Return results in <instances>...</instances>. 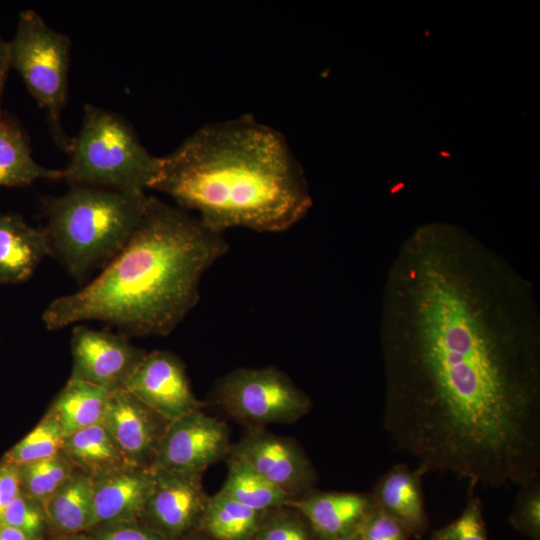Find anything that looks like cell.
I'll use <instances>...</instances> for the list:
<instances>
[{
	"label": "cell",
	"instance_id": "cell-1",
	"mask_svg": "<svg viewBox=\"0 0 540 540\" xmlns=\"http://www.w3.org/2000/svg\"><path fill=\"white\" fill-rule=\"evenodd\" d=\"M380 346L384 429L423 474L540 476V310L504 256L456 225L416 228L386 274Z\"/></svg>",
	"mask_w": 540,
	"mask_h": 540
},
{
	"label": "cell",
	"instance_id": "cell-2",
	"mask_svg": "<svg viewBox=\"0 0 540 540\" xmlns=\"http://www.w3.org/2000/svg\"><path fill=\"white\" fill-rule=\"evenodd\" d=\"M229 249L223 232L197 216L148 196L124 248L80 290L53 300L49 330L101 321L127 336H166L199 301L203 274Z\"/></svg>",
	"mask_w": 540,
	"mask_h": 540
},
{
	"label": "cell",
	"instance_id": "cell-3",
	"mask_svg": "<svg viewBox=\"0 0 540 540\" xmlns=\"http://www.w3.org/2000/svg\"><path fill=\"white\" fill-rule=\"evenodd\" d=\"M209 228L283 232L312 206L285 137L251 117L204 125L159 157L151 185Z\"/></svg>",
	"mask_w": 540,
	"mask_h": 540
},
{
	"label": "cell",
	"instance_id": "cell-4",
	"mask_svg": "<svg viewBox=\"0 0 540 540\" xmlns=\"http://www.w3.org/2000/svg\"><path fill=\"white\" fill-rule=\"evenodd\" d=\"M147 198L146 193L78 185L45 199L51 254L77 279L105 267L131 238Z\"/></svg>",
	"mask_w": 540,
	"mask_h": 540
},
{
	"label": "cell",
	"instance_id": "cell-5",
	"mask_svg": "<svg viewBox=\"0 0 540 540\" xmlns=\"http://www.w3.org/2000/svg\"><path fill=\"white\" fill-rule=\"evenodd\" d=\"M68 153L62 171L71 186L145 193L159 165V157L146 150L123 116L92 104L84 106L79 133Z\"/></svg>",
	"mask_w": 540,
	"mask_h": 540
},
{
	"label": "cell",
	"instance_id": "cell-6",
	"mask_svg": "<svg viewBox=\"0 0 540 540\" xmlns=\"http://www.w3.org/2000/svg\"><path fill=\"white\" fill-rule=\"evenodd\" d=\"M8 42L10 68L45 110L57 146L69 152L72 139L62 127L61 113L68 92L70 38L49 26L36 11L25 9L19 12L15 34Z\"/></svg>",
	"mask_w": 540,
	"mask_h": 540
},
{
	"label": "cell",
	"instance_id": "cell-7",
	"mask_svg": "<svg viewBox=\"0 0 540 540\" xmlns=\"http://www.w3.org/2000/svg\"><path fill=\"white\" fill-rule=\"evenodd\" d=\"M211 400L247 427L292 424L312 409L307 393L273 366L237 368L227 373L216 381Z\"/></svg>",
	"mask_w": 540,
	"mask_h": 540
},
{
	"label": "cell",
	"instance_id": "cell-8",
	"mask_svg": "<svg viewBox=\"0 0 540 540\" xmlns=\"http://www.w3.org/2000/svg\"><path fill=\"white\" fill-rule=\"evenodd\" d=\"M227 458L246 464L294 500L316 489L318 474L304 449L264 427H247Z\"/></svg>",
	"mask_w": 540,
	"mask_h": 540
},
{
	"label": "cell",
	"instance_id": "cell-9",
	"mask_svg": "<svg viewBox=\"0 0 540 540\" xmlns=\"http://www.w3.org/2000/svg\"><path fill=\"white\" fill-rule=\"evenodd\" d=\"M231 446L227 424L196 410L169 423L151 469L203 474Z\"/></svg>",
	"mask_w": 540,
	"mask_h": 540
},
{
	"label": "cell",
	"instance_id": "cell-10",
	"mask_svg": "<svg viewBox=\"0 0 540 540\" xmlns=\"http://www.w3.org/2000/svg\"><path fill=\"white\" fill-rule=\"evenodd\" d=\"M72 378L110 391L123 388L147 352L134 346L121 332L76 325L72 330Z\"/></svg>",
	"mask_w": 540,
	"mask_h": 540
},
{
	"label": "cell",
	"instance_id": "cell-11",
	"mask_svg": "<svg viewBox=\"0 0 540 540\" xmlns=\"http://www.w3.org/2000/svg\"><path fill=\"white\" fill-rule=\"evenodd\" d=\"M154 471V487L140 519L168 540L201 525L209 500L202 473Z\"/></svg>",
	"mask_w": 540,
	"mask_h": 540
},
{
	"label": "cell",
	"instance_id": "cell-12",
	"mask_svg": "<svg viewBox=\"0 0 540 540\" xmlns=\"http://www.w3.org/2000/svg\"><path fill=\"white\" fill-rule=\"evenodd\" d=\"M123 388L169 422L205 406L193 393L183 362L169 351L146 353Z\"/></svg>",
	"mask_w": 540,
	"mask_h": 540
},
{
	"label": "cell",
	"instance_id": "cell-13",
	"mask_svg": "<svg viewBox=\"0 0 540 540\" xmlns=\"http://www.w3.org/2000/svg\"><path fill=\"white\" fill-rule=\"evenodd\" d=\"M101 423L127 461L152 468L169 421L125 388L110 391Z\"/></svg>",
	"mask_w": 540,
	"mask_h": 540
},
{
	"label": "cell",
	"instance_id": "cell-14",
	"mask_svg": "<svg viewBox=\"0 0 540 540\" xmlns=\"http://www.w3.org/2000/svg\"><path fill=\"white\" fill-rule=\"evenodd\" d=\"M296 508L308 521L320 540H353L375 510L371 493L313 491L294 500Z\"/></svg>",
	"mask_w": 540,
	"mask_h": 540
},
{
	"label": "cell",
	"instance_id": "cell-15",
	"mask_svg": "<svg viewBox=\"0 0 540 540\" xmlns=\"http://www.w3.org/2000/svg\"><path fill=\"white\" fill-rule=\"evenodd\" d=\"M154 487V471L125 464L92 477L96 526L140 519Z\"/></svg>",
	"mask_w": 540,
	"mask_h": 540
},
{
	"label": "cell",
	"instance_id": "cell-16",
	"mask_svg": "<svg viewBox=\"0 0 540 540\" xmlns=\"http://www.w3.org/2000/svg\"><path fill=\"white\" fill-rule=\"evenodd\" d=\"M423 473L405 464H396L383 473L371 493L377 508L400 522L415 539L429 529L425 508Z\"/></svg>",
	"mask_w": 540,
	"mask_h": 540
},
{
	"label": "cell",
	"instance_id": "cell-17",
	"mask_svg": "<svg viewBox=\"0 0 540 540\" xmlns=\"http://www.w3.org/2000/svg\"><path fill=\"white\" fill-rule=\"evenodd\" d=\"M47 254L51 250L45 228L33 227L16 214H0V284L26 281Z\"/></svg>",
	"mask_w": 540,
	"mask_h": 540
},
{
	"label": "cell",
	"instance_id": "cell-18",
	"mask_svg": "<svg viewBox=\"0 0 540 540\" xmlns=\"http://www.w3.org/2000/svg\"><path fill=\"white\" fill-rule=\"evenodd\" d=\"M63 179L62 169L40 165L27 134L11 116L0 114V186L22 187L40 180Z\"/></svg>",
	"mask_w": 540,
	"mask_h": 540
},
{
	"label": "cell",
	"instance_id": "cell-19",
	"mask_svg": "<svg viewBox=\"0 0 540 540\" xmlns=\"http://www.w3.org/2000/svg\"><path fill=\"white\" fill-rule=\"evenodd\" d=\"M43 507L47 523L63 536L94 528L92 477L76 470Z\"/></svg>",
	"mask_w": 540,
	"mask_h": 540
},
{
	"label": "cell",
	"instance_id": "cell-20",
	"mask_svg": "<svg viewBox=\"0 0 540 540\" xmlns=\"http://www.w3.org/2000/svg\"><path fill=\"white\" fill-rule=\"evenodd\" d=\"M110 390L70 377L49 411L58 420L64 437L98 424L103 418Z\"/></svg>",
	"mask_w": 540,
	"mask_h": 540
},
{
	"label": "cell",
	"instance_id": "cell-21",
	"mask_svg": "<svg viewBox=\"0 0 540 540\" xmlns=\"http://www.w3.org/2000/svg\"><path fill=\"white\" fill-rule=\"evenodd\" d=\"M63 451L77 470L91 477L129 463L101 422L64 437Z\"/></svg>",
	"mask_w": 540,
	"mask_h": 540
},
{
	"label": "cell",
	"instance_id": "cell-22",
	"mask_svg": "<svg viewBox=\"0 0 540 540\" xmlns=\"http://www.w3.org/2000/svg\"><path fill=\"white\" fill-rule=\"evenodd\" d=\"M265 513L248 508L219 490L209 497L200 527L214 540H251Z\"/></svg>",
	"mask_w": 540,
	"mask_h": 540
},
{
	"label": "cell",
	"instance_id": "cell-23",
	"mask_svg": "<svg viewBox=\"0 0 540 540\" xmlns=\"http://www.w3.org/2000/svg\"><path fill=\"white\" fill-rule=\"evenodd\" d=\"M228 474L220 489L241 504L259 512L288 506L294 499L246 464L227 458Z\"/></svg>",
	"mask_w": 540,
	"mask_h": 540
},
{
	"label": "cell",
	"instance_id": "cell-24",
	"mask_svg": "<svg viewBox=\"0 0 540 540\" xmlns=\"http://www.w3.org/2000/svg\"><path fill=\"white\" fill-rule=\"evenodd\" d=\"M76 470L63 450L50 458L20 465L21 492L44 505Z\"/></svg>",
	"mask_w": 540,
	"mask_h": 540
},
{
	"label": "cell",
	"instance_id": "cell-25",
	"mask_svg": "<svg viewBox=\"0 0 540 540\" xmlns=\"http://www.w3.org/2000/svg\"><path fill=\"white\" fill-rule=\"evenodd\" d=\"M64 434L51 411L4 457L17 466L50 458L63 450Z\"/></svg>",
	"mask_w": 540,
	"mask_h": 540
},
{
	"label": "cell",
	"instance_id": "cell-26",
	"mask_svg": "<svg viewBox=\"0 0 540 540\" xmlns=\"http://www.w3.org/2000/svg\"><path fill=\"white\" fill-rule=\"evenodd\" d=\"M251 540H320L305 517L288 505L269 510Z\"/></svg>",
	"mask_w": 540,
	"mask_h": 540
},
{
	"label": "cell",
	"instance_id": "cell-27",
	"mask_svg": "<svg viewBox=\"0 0 540 540\" xmlns=\"http://www.w3.org/2000/svg\"><path fill=\"white\" fill-rule=\"evenodd\" d=\"M430 540H488L483 518V504L469 483L462 513L447 525L431 532Z\"/></svg>",
	"mask_w": 540,
	"mask_h": 540
},
{
	"label": "cell",
	"instance_id": "cell-28",
	"mask_svg": "<svg viewBox=\"0 0 540 540\" xmlns=\"http://www.w3.org/2000/svg\"><path fill=\"white\" fill-rule=\"evenodd\" d=\"M508 522L530 540H540V476L519 485Z\"/></svg>",
	"mask_w": 540,
	"mask_h": 540
},
{
	"label": "cell",
	"instance_id": "cell-29",
	"mask_svg": "<svg viewBox=\"0 0 540 540\" xmlns=\"http://www.w3.org/2000/svg\"><path fill=\"white\" fill-rule=\"evenodd\" d=\"M46 524L43 505L23 492L7 508L1 521V526L18 529L30 540H39Z\"/></svg>",
	"mask_w": 540,
	"mask_h": 540
},
{
	"label": "cell",
	"instance_id": "cell-30",
	"mask_svg": "<svg viewBox=\"0 0 540 540\" xmlns=\"http://www.w3.org/2000/svg\"><path fill=\"white\" fill-rule=\"evenodd\" d=\"M94 528L91 540H168L146 523L138 522V519L103 523Z\"/></svg>",
	"mask_w": 540,
	"mask_h": 540
},
{
	"label": "cell",
	"instance_id": "cell-31",
	"mask_svg": "<svg viewBox=\"0 0 540 540\" xmlns=\"http://www.w3.org/2000/svg\"><path fill=\"white\" fill-rule=\"evenodd\" d=\"M356 538L358 540H409L411 535L400 522L376 506Z\"/></svg>",
	"mask_w": 540,
	"mask_h": 540
},
{
	"label": "cell",
	"instance_id": "cell-32",
	"mask_svg": "<svg viewBox=\"0 0 540 540\" xmlns=\"http://www.w3.org/2000/svg\"><path fill=\"white\" fill-rule=\"evenodd\" d=\"M20 492L18 466L3 459L0 463V527L5 511Z\"/></svg>",
	"mask_w": 540,
	"mask_h": 540
},
{
	"label": "cell",
	"instance_id": "cell-33",
	"mask_svg": "<svg viewBox=\"0 0 540 540\" xmlns=\"http://www.w3.org/2000/svg\"><path fill=\"white\" fill-rule=\"evenodd\" d=\"M10 69L9 42L0 35V114L3 112L1 102L8 71Z\"/></svg>",
	"mask_w": 540,
	"mask_h": 540
},
{
	"label": "cell",
	"instance_id": "cell-34",
	"mask_svg": "<svg viewBox=\"0 0 540 540\" xmlns=\"http://www.w3.org/2000/svg\"><path fill=\"white\" fill-rule=\"evenodd\" d=\"M0 540H30L23 532L18 529L1 526Z\"/></svg>",
	"mask_w": 540,
	"mask_h": 540
},
{
	"label": "cell",
	"instance_id": "cell-35",
	"mask_svg": "<svg viewBox=\"0 0 540 540\" xmlns=\"http://www.w3.org/2000/svg\"><path fill=\"white\" fill-rule=\"evenodd\" d=\"M59 540H91L90 536L84 533L62 536Z\"/></svg>",
	"mask_w": 540,
	"mask_h": 540
},
{
	"label": "cell",
	"instance_id": "cell-36",
	"mask_svg": "<svg viewBox=\"0 0 540 540\" xmlns=\"http://www.w3.org/2000/svg\"><path fill=\"white\" fill-rule=\"evenodd\" d=\"M191 540H214L210 537V539H206V538H194V539H191Z\"/></svg>",
	"mask_w": 540,
	"mask_h": 540
},
{
	"label": "cell",
	"instance_id": "cell-37",
	"mask_svg": "<svg viewBox=\"0 0 540 540\" xmlns=\"http://www.w3.org/2000/svg\"><path fill=\"white\" fill-rule=\"evenodd\" d=\"M353 540H358L357 538L353 539Z\"/></svg>",
	"mask_w": 540,
	"mask_h": 540
}]
</instances>
